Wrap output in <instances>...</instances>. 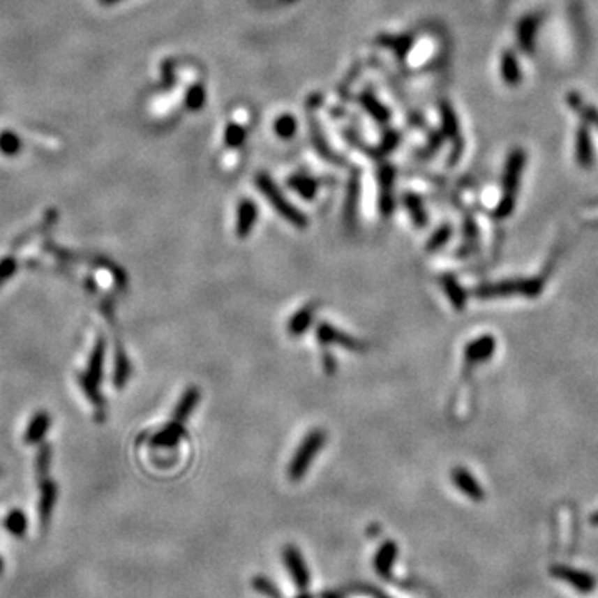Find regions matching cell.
<instances>
[{"label": "cell", "instance_id": "1", "mask_svg": "<svg viewBox=\"0 0 598 598\" xmlns=\"http://www.w3.org/2000/svg\"><path fill=\"white\" fill-rule=\"evenodd\" d=\"M256 188L260 190V193L264 196L266 202L271 204V208L278 213L283 220L290 223L298 230H306L309 225L308 216L301 211L299 208H296L294 204L287 202V198L281 190L278 188L276 183L273 181V178L266 173H257L255 178Z\"/></svg>", "mask_w": 598, "mask_h": 598}, {"label": "cell", "instance_id": "2", "mask_svg": "<svg viewBox=\"0 0 598 598\" xmlns=\"http://www.w3.org/2000/svg\"><path fill=\"white\" fill-rule=\"evenodd\" d=\"M327 442V434L324 429L309 431L301 444L296 449L294 456L291 457L290 465H287V479L291 482H299L304 475L308 474L313 461L320 456Z\"/></svg>", "mask_w": 598, "mask_h": 598}, {"label": "cell", "instance_id": "3", "mask_svg": "<svg viewBox=\"0 0 598 598\" xmlns=\"http://www.w3.org/2000/svg\"><path fill=\"white\" fill-rule=\"evenodd\" d=\"M316 339L322 346H339L352 352L368 351V344L364 341L344 333V331L338 329V327L329 324V322H321V324L316 327Z\"/></svg>", "mask_w": 598, "mask_h": 598}, {"label": "cell", "instance_id": "4", "mask_svg": "<svg viewBox=\"0 0 598 598\" xmlns=\"http://www.w3.org/2000/svg\"><path fill=\"white\" fill-rule=\"evenodd\" d=\"M283 558H285V565L287 571H290V577L292 582L296 583V587L301 590H306L311 575H309V569L306 560H304L301 550L296 545L287 544L285 550H283Z\"/></svg>", "mask_w": 598, "mask_h": 598}, {"label": "cell", "instance_id": "5", "mask_svg": "<svg viewBox=\"0 0 598 598\" xmlns=\"http://www.w3.org/2000/svg\"><path fill=\"white\" fill-rule=\"evenodd\" d=\"M361 196V174L357 170L351 173L347 181L346 198H344V225L349 231H352L357 225V208H359Z\"/></svg>", "mask_w": 598, "mask_h": 598}, {"label": "cell", "instance_id": "6", "mask_svg": "<svg viewBox=\"0 0 598 598\" xmlns=\"http://www.w3.org/2000/svg\"><path fill=\"white\" fill-rule=\"evenodd\" d=\"M552 575L553 577L560 578L562 582L569 583L570 587H574L575 590L582 593H588L595 588V577L588 574V571L571 569V567L558 565L552 569Z\"/></svg>", "mask_w": 598, "mask_h": 598}, {"label": "cell", "instance_id": "7", "mask_svg": "<svg viewBox=\"0 0 598 598\" xmlns=\"http://www.w3.org/2000/svg\"><path fill=\"white\" fill-rule=\"evenodd\" d=\"M379 209L384 218H389L392 209H394V195H392V185H394V170L389 165H382L379 168Z\"/></svg>", "mask_w": 598, "mask_h": 598}, {"label": "cell", "instance_id": "8", "mask_svg": "<svg viewBox=\"0 0 598 598\" xmlns=\"http://www.w3.org/2000/svg\"><path fill=\"white\" fill-rule=\"evenodd\" d=\"M257 221V207L251 200L243 198L237 207V223H234V233L238 238H248L251 234Z\"/></svg>", "mask_w": 598, "mask_h": 598}, {"label": "cell", "instance_id": "9", "mask_svg": "<svg viewBox=\"0 0 598 598\" xmlns=\"http://www.w3.org/2000/svg\"><path fill=\"white\" fill-rule=\"evenodd\" d=\"M451 477H452L454 486L459 488L462 494L469 497L470 500H475V502L484 500L486 494H484L482 486H480L477 480H475L474 475L467 469H464V467H456V469H452Z\"/></svg>", "mask_w": 598, "mask_h": 598}, {"label": "cell", "instance_id": "10", "mask_svg": "<svg viewBox=\"0 0 598 598\" xmlns=\"http://www.w3.org/2000/svg\"><path fill=\"white\" fill-rule=\"evenodd\" d=\"M495 351V339L491 336H482V338L474 339L472 343L467 344L464 351V361L467 366L480 364L487 361Z\"/></svg>", "mask_w": 598, "mask_h": 598}, {"label": "cell", "instance_id": "11", "mask_svg": "<svg viewBox=\"0 0 598 598\" xmlns=\"http://www.w3.org/2000/svg\"><path fill=\"white\" fill-rule=\"evenodd\" d=\"M397 552H399V548H397V544L394 540H386V542H382L381 547H379L376 557H374V569H376L378 575L381 578H391Z\"/></svg>", "mask_w": 598, "mask_h": 598}, {"label": "cell", "instance_id": "12", "mask_svg": "<svg viewBox=\"0 0 598 598\" xmlns=\"http://www.w3.org/2000/svg\"><path fill=\"white\" fill-rule=\"evenodd\" d=\"M314 313H316V304L309 303L304 304L303 308L299 309V311H296L292 316L290 317V321H287V334L291 336V338H299V336H303L306 331L309 329V326L313 324L314 320Z\"/></svg>", "mask_w": 598, "mask_h": 598}, {"label": "cell", "instance_id": "13", "mask_svg": "<svg viewBox=\"0 0 598 598\" xmlns=\"http://www.w3.org/2000/svg\"><path fill=\"white\" fill-rule=\"evenodd\" d=\"M200 399H202V391H200L196 386L188 387V389L183 392L180 401H178L177 409H174V421L177 422L186 421V419L191 416V412H193L196 405H198Z\"/></svg>", "mask_w": 598, "mask_h": 598}, {"label": "cell", "instance_id": "14", "mask_svg": "<svg viewBox=\"0 0 598 598\" xmlns=\"http://www.w3.org/2000/svg\"><path fill=\"white\" fill-rule=\"evenodd\" d=\"M440 286H442L445 296H447L449 301H451L454 309L462 311V309L465 308L467 298H465L464 290H462L459 283H457V279L451 276V274H444V276H440Z\"/></svg>", "mask_w": 598, "mask_h": 598}, {"label": "cell", "instance_id": "15", "mask_svg": "<svg viewBox=\"0 0 598 598\" xmlns=\"http://www.w3.org/2000/svg\"><path fill=\"white\" fill-rule=\"evenodd\" d=\"M404 207L408 208L410 220L414 221V225H416L417 228H424L427 221H429V218H427L424 202L421 200V196L414 193L404 195Z\"/></svg>", "mask_w": 598, "mask_h": 598}, {"label": "cell", "instance_id": "16", "mask_svg": "<svg viewBox=\"0 0 598 598\" xmlns=\"http://www.w3.org/2000/svg\"><path fill=\"white\" fill-rule=\"evenodd\" d=\"M185 435H186L185 427L181 426V422L174 421L173 424H168L163 431L155 435L154 444L158 445V447H173V445L180 442Z\"/></svg>", "mask_w": 598, "mask_h": 598}, {"label": "cell", "instance_id": "17", "mask_svg": "<svg viewBox=\"0 0 598 598\" xmlns=\"http://www.w3.org/2000/svg\"><path fill=\"white\" fill-rule=\"evenodd\" d=\"M287 185L304 200H313L317 193V181L306 174H292Z\"/></svg>", "mask_w": 598, "mask_h": 598}, {"label": "cell", "instance_id": "18", "mask_svg": "<svg viewBox=\"0 0 598 598\" xmlns=\"http://www.w3.org/2000/svg\"><path fill=\"white\" fill-rule=\"evenodd\" d=\"M251 583H253V588H255L260 595H263L266 598H283V592L279 590L276 583H274L271 578L257 575V577L253 578Z\"/></svg>", "mask_w": 598, "mask_h": 598}, {"label": "cell", "instance_id": "19", "mask_svg": "<svg viewBox=\"0 0 598 598\" xmlns=\"http://www.w3.org/2000/svg\"><path fill=\"white\" fill-rule=\"evenodd\" d=\"M296 128H298V124H296V119L292 115H281L274 121V132L283 140H290L294 137Z\"/></svg>", "mask_w": 598, "mask_h": 598}, {"label": "cell", "instance_id": "20", "mask_svg": "<svg viewBox=\"0 0 598 598\" xmlns=\"http://www.w3.org/2000/svg\"><path fill=\"white\" fill-rule=\"evenodd\" d=\"M452 230L449 225H442L440 228H438L432 233V237L429 238V241L426 244V251L427 253H434L440 250V248H444L445 244H447L449 239H451Z\"/></svg>", "mask_w": 598, "mask_h": 598}, {"label": "cell", "instance_id": "21", "mask_svg": "<svg viewBox=\"0 0 598 598\" xmlns=\"http://www.w3.org/2000/svg\"><path fill=\"white\" fill-rule=\"evenodd\" d=\"M361 102H362V105H364L366 110H368L378 121H381V124H386V121L389 120V112H387L386 107H382V105L379 103L378 100L373 97V95L364 94L361 97Z\"/></svg>", "mask_w": 598, "mask_h": 598}, {"label": "cell", "instance_id": "22", "mask_svg": "<svg viewBox=\"0 0 598 598\" xmlns=\"http://www.w3.org/2000/svg\"><path fill=\"white\" fill-rule=\"evenodd\" d=\"M311 130H313V140H314V145H316V150L320 151V154L324 156L327 161H333V163H341L338 156H336L333 151L327 148V143H326L324 137H322L321 128H317L316 121L314 120H311Z\"/></svg>", "mask_w": 598, "mask_h": 598}, {"label": "cell", "instance_id": "23", "mask_svg": "<svg viewBox=\"0 0 598 598\" xmlns=\"http://www.w3.org/2000/svg\"><path fill=\"white\" fill-rule=\"evenodd\" d=\"M20 148H22V142L15 133L12 132L0 133V151H2L3 155L7 156L17 155L20 151Z\"/></svg>", "mask_w": 598, "mask_h": 598}, {"label": "cell", "instance_id": "24", "mask_svg": "<svg viewBox=\"0 0 598 598\" xmlns=\"http://www.w3.org/2000/svg\"><path fill=\"white\" fill-rule=\"evenodd\" d=\"M204 100H207V94H204V89L202 85H193L188 91H186L185 103L186 107H188V110L191 112L202 110Z\"/></svg>", "mask_w": 598, "mask_h": 598}, {"label": "cell", "instance_id": "25", "mask_svg": "<svg viewBox=\"0 0 598 598\" xmlns=\"http://www.w3.org/2000/svg\"><path fill=\"white\" fill-rule=\"evenodd\" d=\"M244 140H246V132H244V128L241 125L238 124H231L226 126L225 130V143L230 148H238L241 147L244 143Z\"/></svg>", "mask_w": 598, "mask_h": 598}, {"label": "cell", "instance_id": "26", "mask_svg": "<svg viewBox=\"0 0 598 598\" xmlns=\"http://www.w3.org/2000/svg\"><path fill=\"white\" fill-rule=\"evenodd\" d=\"M442 119H444V130L447 135H456L457 125H456V117L454 112L449 108V105H442Z\"/></svg>", "mask_w": 598, "mask_h": 598}, {"label": "cell", "instance_id": "27", "mask_svg": "<svg viewBox=\"0 0 598 598\" xmlns=\"http://www.w3.org/2000/svg\"><path fill=\"white\" fill-rule=\"evenodd\" d=\"M8 529L12 530V534H22L25 529V518L20 514L10 515L8 518Z\"/></svg>", "mask_w": 598, "mask_h": 598}, {"label": "cell", "instance_id": "28", "mask_svg": "<svg viewBox=\"0 0 598 598\" xmlns=\"http://www.w3.org/2000/svg\"><path fill=\"white\" fill-rule=\"evenodd\" d=\"M322 357H324V359H322V368H324L327 376H333V374L336 373V359H334V356L331 354V352H324V354H322Z\"/></svg>", "mask_w": 598, "mask_h": 598}, {"label": "cell", "instance_id": "29", "mask_svg": "<svg viewBox=\"0 0 598 598\" xmlns=\"http://www.w3.org/2000/svg\"><path fill=\"white\" fill-rule=\"evenodd\" d=\"M100 3H102V6H113V3H119L120 0H98Z\"/></svg>", "mask_w": 598, "mask_h": 598}, {"label": "cell", "instance_id": "30", "mask_svg": "<svg viewBox=\"0 0 598 598\" xmlns=\"http://www.w3.org/2000/svg\"><path fill=\"white\" fill-rule=\"evenodd\" d=\"M592 523H595V525H598V512L592 517Z\"/></svg>", "mask_w": 598, "mask_h": 598}, {"label": "cell", "instance_id": "31", "mask_svg": "<svg viewBox=\"0 0 598 598\" xmlns=\"http://www.w3.org/2000/svg\"><path fill=\"white\" fill-rule=\"evenodd\" d=\"M376 597L378 598H389L387 595H382V593H379V592H376Z\"/></svg>", "mask_w": 598, "mask_h": 598}, {"label": "cell", "instance_id": "32", "mask_svg": "<svg viewBox=\"0 0 598 598\" xmlns=\"http://www.w3.org/2000/svg\"><path fill=\"white\" fill-rule=\"evenodd\" d=\"M298 598H311V595H308V593H304V595H299Z\"/></svg>", "mask_w": 598, "mask_h": 598}, {"label": "cell", "instance_id": "33", "mask_svg": "<svg viewBox=\"0 0 598 598\" xmlns=\"http://www.w3.org/2000/svg\"><path fill=\"white\" fill-rule=\"evenodd\" d=\"M0 569H2V562H0Z\"/></svg>", "mask_w": 598, "mask_h": 598}]
</instances>
